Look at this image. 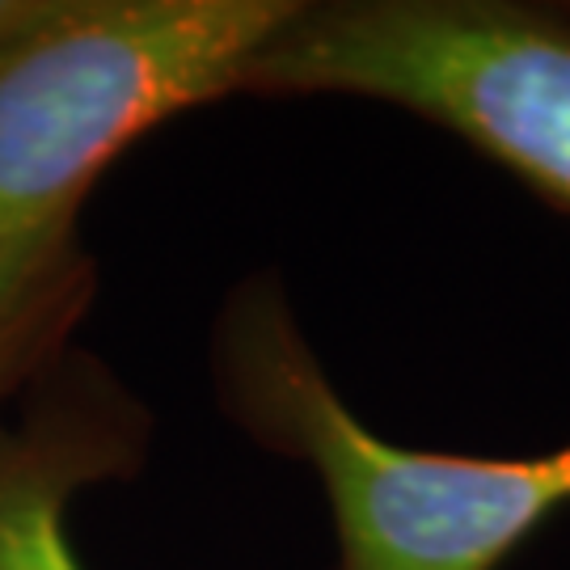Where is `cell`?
Listing matches in <instances>:
<instances>
[{
  "label": "cell",
  "mask_w": 570,
  "mask_h": 570,
  "mask_svg": "<svg viewBox=\"0 0 570 570\" xmlns=\"http://www.w3.org/2000/svg\"><path fill=\"white\" fill-rule=\"evenodd\" d=\"M207 367L228 423L322 482L338 570H499L570 508V444L469 456L376 435L330 381L271 266L228 287Z\"/></svg>",
  "instance_id": "obj_1"
},
{
  "label": "cell",
  "mask_w": 570,
  "mask_h": 570,
  "mask_svg": "<svg viewBox=\"0 0 570 570\" xmlns=\"http://www.w3.org/2000/svg\"><path fill=\"white\" fill-rule=\"evenodd\" d=\"M301 0H18L0 21V233H81L148 131L242 94Z\"/></svg>",
  "instance_id": "obj_2"
},
{
  "label": "cell",
  "mask_w": 570,
  "mask_h": 570,
  "mask_svg": "<svg viewBox=\"0 0 570 570\" xmlns=\"http://www.w3.org/2000/svg\"><path fill=\"white\" fill-rule=\"evenodd\" d=\"M242 94L397 106L570 212V13L529 0H301Z\"/></svg>",
  "instance_id": "obj_3"
},
{
  "label": "cell",
  "mask_w": 570,
  "mask_h": 570,
  "mask_svg": "<svg viewBox=\"0 0 570 570\" xmlns=\"http://www.w3.org/2000/svg\"><path fill=\"white\" fill-rule=\"evenodd\" d=\"M157 419L94 351H68L0 423V570H85L68 511L85 490L131 482Z\"/></svg>",
  "instance_id": "obj_4"
},
{
  "label": "cell",
  "mask_w": 570,
  "mask_h": 570,
  "mask_svg": "<svg viewBox=\"0 0 570 570\" xmlns=\"http://www.w3.org/2000/svg\"><path fill=\"white\" fill-rule=\"evenodd\" d=\"M98 296V263L81 233H0V423L68 351Z\"/></svg>",
  "instance_id": "obj_5"
},
{
  "label": "cell",
  "mask_w": 570,
  "mask_h": 570,
  "mask_svg": "<svg viewBox=\"0 0 570 570\" xmlns=\"http://www.w3.org/2000/svg\"><path fill=\"white\" fill-rule=\"evenodd\" d=\"M13 4H18V0H0V21L13 13Z\"/></svg>",
  "instance_id": "obj_6"
}]
</instances>
